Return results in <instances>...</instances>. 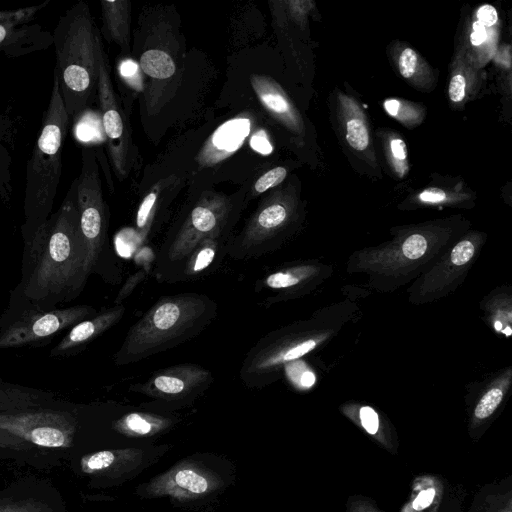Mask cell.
<instances>
[{
    "mask_svg": "<svg viewBox=\"0 0 512 512\" xmlns=\"http://www.w3.org/2000/svg\"><path fill=\"white\" fill-rule=\"evenodd\" d=\"M78 222L75 179L58 210L24 243L20 288L33 307L53 308L82 292L90 274Z\"/></svg>",
    "mask_w": 512,
    "mask_h": 512,
    "instance_id": "1",
    "label": "cell"
},
{
    "mask_svg": "<svg viewBox=\"0 0 512 512\" xmlns=\"http://www.w3.org/2000/svg\"><path fill=\"white\" fill-rule=\"evenodd\" d=\"M217 309L213 299L196 292L159 298L129 328L115 364H134L193 339L213 322Z\"/></svg>",
    "mask_w": 512,
    "mask_h": 512,
    "instance_id": "2",
    "label": "cell"
},
{
    "mask_svg": "<svg viewBox=\"0 0 512 512\" xmlns=\"http://www.w3.org/2000/svg\"><path fill=\"white\" fill-rule=\"evenodd\" d=\"M54 74L69 119L87 106L97 90L98 61L95 27L89 7L79 1L59 18L53 32Z\"/></svg>",
    "mask_w": 512,
    "mask_h": 512,
    "instance_id": "3",
    "label": "cell"
},
{
    "mask_svg": "<svg viewBox=\"0 0 512 512\" xmlns=\"http://www.w3.org/2000/svg\"><path fill=\"white\" fill-rule=\"evenodd\" d=\"M69 121L54 74L48 107L27 163L24 221L21 226L24 243L34 236L51 215L61 177L62 147Z\"/></svg>",
    "mask_w": 512,
    "mask_h": 512,
    "instance_id": "4",
    "label": "cell"
},
{
    "mask_svg": "<svg viewBox=\"0 0 512 512\" xmlns=\"http://www.w3.org/2000/svg\"><path fill=\"white\" fill-rule=\"evenodd\" d=\"M79 234L89 274L97 273L108 282L121 279V268L108 242V208L103 198L97 157L93 150H82V165L76 178Z\"/></svg>",
    "mask_w": 512,
    "mask_h": 512,
    "instance_id": "5",
    "label": "cell"
},
{
    "mask_svg": "<svg viewBox=\"0 0 512 512\" xmlns=\"http://www.w3.org/2000/svg\"><path fill=\"white\" fill-rule=\"evenodd\" d=\"M234 212L232 202L222 195L200 197L157 249L154 277L159 282L168 283L171 275L199 244L210 238L231 236Z\"/></svg>",
    "mask_w": 512,
    "mask_h": 512,
    "instance_id": "6",
    "label": "cell"
},
{
    "mask_svg": "<svg viewBox=\"0 0 512 512\" xmlns=\"http://www.w3.org/2000/svg\"><path fill=\"white\" fill-rule=\"evenodd\" d=\"M294 201L284 193H274L250 216L242 230L231 235L227 255L235 260H251L276 250L294 215Z\"/></svg>",
    "mask_w": 512,
    "mask_h": 512,
    "instance_id": "7",
    "label": "cell"
},
{
    "mask_svg": "<svg viewBox=\"0 0 512 512\" xmlns=\"http://www.w3.org/2000/svg\"><path fill=\"white\" fill-rule=\"evenodd\" d=\"M76 422L67 411L27 407L0 412V429L47 448L71 446Z\"/></svg>",
    "mask_w": 512,
    "mask_h": 512,
    "instance_id": "8",
    "label": "cell"
},
{
    "mask_svg": "<svg viewBox=\"0 0 512 512\" xmlns=\"http://www.w3.org/2000/svg\"><path fill=\"white\" fill-rule=\"evenodd\" d=\"M96 313V309L90 305L28 309L0 330V349L18 348L43 341Z\"/></svg>",
    "mask_w": 512,
    "mask_h": 512,
    "instance_id": "9",
    "label": "cell"
},
{
    "mask_svg": "<svg viewBox=\"0 0 512 512\" xmlns=\"http://www.w3.org/2000/svg\"><path fill=\"white\" fill-rule=\"evenodd\" d=\"M97 61V93L101 108L102 128L114 170L120 178H124L128 171L130 139L124 116L113 90L110 69L100 36L97 39Z\"/></svg>",
    "mask_w": 512,
    "mask_h": 512,
    "instance_id": "10",
    "label": "cell"
},
{
    "mask_svg": "<svg viewBox=\"0 0 512 512\" xmlns=\"http://www.w3.org/2000/svg\"><path fill=\"white\" fill-rule=\"evenodd\" d=\"M214 382L213 373L198 364H176L153 372L144 382L131 386L132 391L166 401L196 397Z\"/></svg>",
    "mask_w": 512,
    "mask_h": 512,
    "instance_id": "11",
    "label": "cell"
},
{
    "mask_svg": "<svg viewBox=\"0 0 512 512\" xmlns=\"http://www.w3.org/2000/svg\"><path fill=\"white\" fill-rule=\"evenodd\" d=\"M44 3L14 10L0 11V53L21 56L45 49L53 43V36L38 24H29Z\"/></svg>",
    "mask_w": 512,
    "mask_h": 512,
    "instance_id": "12",
    "label": "cell"
},
{
    "mask_svg": "<svg viewBox=\"0 0 512 512\" xmlns=\"http://www.w3.org/2000/svg\"><path fill=\"white\" fill-rule=\"evenodd\" d=\"M126 308L123 304L114 305L94 316L74 325L63 339L56 345L51 356H61L80 350L115 326L124 316Z\"/></svg>",
    "mask_w": 512,
    "mask_h": 512,
    "instance_id": "13",
    "label": "cell"
},
{
    "mask_svg": "<svg viewBox=\"0 0 512 512\" xmlns=\"http://www.w3.org/2000/svg\"><path fill=\"white\" fill-rule=\"evenodd\" d=\"M230 237L210 238L199 244L171 275L168 283L195 281L214 272L227 255Z\"/></svg>",
    "mask_w": 512,
    "mask_h": 512,
    "instance_id": "14",
    "label": "cell"
},
{
    "mask_svg": "<svg viewBox=\"0 0 512 512\" xmlns=\"http://www.w3.org/2000/svg\"><path fill=\"white\" fill-rule=\"evenodd\" d=\"M251 85L268 112L292 132L303 134L304 123L300 113L275 80L254 74L251 76Z\"/></svg>",
    "mask_w": 512,
    "mask_h": 512,
    "instance_id": "15",
    "label": "cell"
},
{
    "mask_svg": "<svg viewBox=\"0 0 512 512\" xmlns=\"http://www.w3.org/2000/svg\"><path fill=\"white\" fill-rule=\"evenodd\" d=\"M250 131V121L236 118L220 126L206 142L198 161L203 166L214 165L223 160L243 143Z\"/></svg>",
    "mask_w": 512,
    "mask_h": 512,
    "instance_id": "16",
    "label": "cell"
},
{
    "mask_svg": "<svg viewBox=\"0 0 512 512\" xmlns=\"http://www.w3.org/2000/svg\"><path fill=\"white\" fill-rule=\"evenodd\" d=\"M480 85L479 67L472 60L466 46L460 47L454 56L448 84V98L455 106L472 99Z\"/></svg>",
    "mask_w": 512,
    "mask_h": 512,
    "instance_id": "17",
    "label": "cell"
},
{
    "mask_svg": "<svg viewBox=\"0 0 512 512\" xmlns=\"http://www.w3.org/2000/svg\"><path fill=\"white\" fill-rule=\"evenodd\" d=\"M392 58L401 77L411 86L426 92L434 89L436 85L434 70L416 50L397 43Z\"/></svg>",
    "mask_w": 512,
    "mask_h": 512,
    "instance_id": "18",
    "label": "cell"
},
{
    "mask_svg": "<svg viewBox=\"0 0 512 512\" xmlns=\"http://www.w3.org/2000/svg\"><path fill=\"white\" fill-rule=\"evenodd\" d=\"M338 111L348 145L357 152L369 150L371 146L369 125L359 103L352 97L339 94Z\"/></svg>",
    "mask_w": 512,
    "mask_h": 512,
    "instance_id": "19",
    "label": "cell"
},
{
    "mask_svg": "<svg viewBox=\"0 0 512 512\" xmlns=\"http://www.w3.org/2000/svg\"><path fill=\"white\" fill-rule=\"evenodd\" d=\"M101 8L106 33L122 48H128L129 2L102 0Z\"/></svg>",
    "mask_w": 512,
    "mask_h": 512,
    "instance_id": "20",
    "label": "cell"
},
{
    "mask_svg": "<svg viewBox=\"0 0 512 512\" xmlns=\"http://www.w3.org/2000/svg\"><path fill=\"white\" fill-rule=\"evenodd\" d=\"M161 191V185L158 183L143 198L139 205L136 215V233L141 244L147 243L152 235V230L156 223L157 212L159 210V197Z\"/></svg>",
    "mask_w": 512,
    "mask_h": 512,
    "instance_id": "21",
    "label": "cell"
},
{
    "mask_svg": "<svg viewBox=\"0 0 512 512\" xmlns=\"http://www.w3.org/2000/svg\"><path fill=\"white\" fill-rule=\"evenodd\" d=\"M386 113L406 128L419 126L425 118L426 109L421 103L398 98H388L383 102Z\"/></svg>",
    "mask_w": 512,
    "mask_h": 512,
    "instance_id": "22",
    "label": "cell"
},
{
    "mask_svg": "<svg viewBox=\"0 0 512 512\" xmlns=\"http://www.w3.org/2000/svg\"><path fill=\"white\" fill-rule=\"evenodd\" d=\"M140 68L146 75L158 80L168 79L176 71L173 58L160 49L146 50L140 57Z\"/></svg>",
    "mask_w": 512,
    "mask_h": 512,
    "instance_id": "23",
    "label": "cell"
},
{
    "mask_svg": "<svg viewBox=\"0 0 512 512\" xmlns=\"http://www.w3.org/2000/svg\"><path fill=\"white\" fill-rule=\"evenodd\" d=\"M390 168L398 178H404L409 172L408 149L403 138L390 133L383 142Z\"/></svg>",
    "mask_w": 512,
    "mask_h": 512,
    "instance_id": "24",
    "label": "cell"
},
{
    "mask_svg": "<svg viewBox=\"0 0 512 512\" xmlns=\"http://www.w3.org/2000/svg\"><path fill=\"white\" fill-rule=\"evenodd\" d=\"M0 512H53L47 504L35 499L0 500Z\"/></svg>",
    "mask_w": 512,
    "mask_h": 512,
    "instance_id": "25",
    "label": "cell"
},
{
    "mask_svg": "<svg viewBox=\"0 0 512 512\" xmlns=\"http://www.w3.org/2000/svg\"><path fill=\"white\" fill-rule=\"evenodd\" d=\"M503 399V391L500 388L494 387L487 391L478 402L474 416L478 420L488 418L498 407Z\"/></svg>",
    "mask_w": 512,
    "mask_h": 512,
    "instance_id": "26",
    "label": "cell"
},
{
    "mask_svg": "<svg viewBox=\"0 0 512 512\" xmlns=\"http://www.w3.org/2000/svg\"><path fill=\"white\" fill-rule=\"evenodd\" d=\"M175 482L181 488L192 493L200 494L207 490V480L191 470H181L175 475Z\"/></svg>",
    "mask_w": 512,
    "mask_h": 512,
    "instance_id": "27",
    "label": "cell"
},
{
    "mask_svg": "<svg viewBox=\"0 0 512 512\" xmlns=\"http://www.w3.org/2000/svg\"><path fill=\"white\" fill-rule=\"evenodd\" d=\"M287 175L284 167H275L261 175L254 184L255 194H261L268 189L279 185Z\"/></svg>",
    "mask_w": 512,
    "mask_h": 512,
    "instance_id": "28",
    "label": "cell"
},
{
    "mask_svg": "<svg viewBox=\"0 0 512 512\" xmlns=\"http://www.w3.org/2000/svg\"><path fill=\"white\" fill-rule=\"evenodd\" d=\"M427 240L421 234H412L403 243V255L410 259L416 260L424 255L427 250Z\"/></svg>",
    "mask_w": 512,
    "mask_h": 512,
    "instance_id": "29",
    "label": "cell"
},
{
    "mask_svg": "<svg viewBox=\"0 0 512 512\" xmlns=\"http://www.w3.org/2000/svg\"><path fill=\"white\" fill-rule=\"evenodd\" d=\"M115 459L113 452L100 451L82 459V469L85 472H93L109 467Z\"/></svg>",
    "mask_w": 512,
    "mask_h": 512,
    "instance_id": "30",
    "label": "cell"
},
{
    "mask_svg": "<svg viewBox=\"0 0 512 512\" xmlns=\"http://www.w3.org/2000/svg\"><path fill=\"white\" fill-rule=\"evenodd\" d=\"M8 153L0 143V197L9 202L11 195Z\"/></svg>",
    "mask_w": 512,
    "mask_h": 512,
    "instance_id": "31",
    "label": "cell"
},
{
    "mask_svg": "<svg viewBox=\"0 0 512 512\" xmlns=\"http://www.w3.org/2000/svg\"><path fill=\"white\" fill-rule=\"evenodd\" d=\"M145 277L146 270L144 269L138 270L131 274L120 288L115 298L114 305L123 304V301L134 292V290L138 287V285L142 283Z\"/></svg>",
    "mask_w": 512,
    "mask_h": 512,
    "instance_id": "32",
    "label": "cell"
},
{
    "mask_svg": "<svg viewBox=\"0 0 512 512\" xmlns=\"http://www.w3.org/2000/svg\"><path fill=\"white\" fill-rule=\"evenodd\" d=\"M414 491L416 494L408 505L416 512H420L429 507L437 495L434 486H428L426 489L417 488Z\"/></svg>",
    "mask_w": 512,
    "mask_h": 512,
    "instance_id": "33",
    "label": "cell"
},
{
    "mask_svg": "<svg viewBox=\"0 0 512 512\" xmlns=\"http://www.w3.org/2000/svg\"><path fill=\"white\" fill-rule=\"evenodd\" d=\"M474 250L475 247L471 241L463 240L453 248L450 260L457 266L464 265L472 258Z\"/></svg>",
    "mask_w": 512,
    "mask_h": 512,
    "instance_id": "34",
    "label": "cell"
},
{
    "mask_svg": "<svg viewBox=\"0 0 512 512\" xmlns=\"http://www.w3.org/2000/svg\"><path fill=\"white\" fill-rule=\"evenodd\" d=\"M359 418L362 427L371 435H376L379 430V418L376 411L369 407L363 406L359 410Z\"/></svg>",
    "mask_w": 512,
    "mask_h": 512,
    "instance_id": "35",
    "label": "cell"
},
{
    "mask_svg": "<svg viewBox=\"0 0 512 512\" xmlns=\"http://www.w3.org/2000/svg\"><path fill=\"white\" fill-rule=\"evenodd\" d=\"M125 426L138 434H147L152 429V424L140 413H131L125 417Z\"/></svg>",
    "mask_w": 512,
    "mask_h": 512,
    "instance_id": "36",
    "label": "cell"
},
{
    "mask_svg": "<svg viewBox=\"0 0 512 512\" xmlns=\"http://www.w3.org/2000/svg\"><path fill=\"white\" fill-rule=\"evenodd\" d=\"M27 448H29L28 442L0 429V449L24 450Z\"/></svg>",
    "mask_w": 512,
    "mask_h": 512,
    "instance_id": "37",
    "label": "cell"
},
{
    "mask_svg": "<svg viewBox=\"0 0 512 512\" xmlns=\"http://www.w3.org/2000/svg\"><path fill=\"white\" fill-rule=\"evenodd\" d=\"M477 21L487 28L494 27L498 22V13L494 6L486 4L477 10Z\"/></svg>",
    "mask_w": 512,
    "mask_h": 512,
    "instance_id": "38",
    "label": "cell"
},
{
    "mask_svg": "<svg viewBox=\"0 0 512 512\" xmlns=\"http://www.w3.org/2000/svg\"><path fill=\"white\" fill-rule=\"evenodd\" d=\"M448 198L449 194L446 191L434 187L425 189L419 194L420 201L431 204L442 203Z\"/></svg>",
    "mask_w": 512,
    "mask_h": 512,
    "instance_id": "39",
    "label": "cell"
},
{
    "mask_svg": "<svg viewBox=\"0 0 512 512\" xmlns=\"http://www.w3.org/2000/svg\"><path fill=\"white\" fill-rule=\"evenodd\" d=\"M251 147L259 153L270 154L272 152V146L268 140V137L264 131H258L251 138Z\"/></svg>",
    "mask_w": 512,
    "mask_h": 512,
    "instance_id": "40",
    "label": "cell"
},
{
    "mask_svg": "<svg viewBox=\"0 0 512 512\" xmlns=\"http://www.w3.org/2000/svg\"><path fill=\"white\" fill-rule=\"evenodd\" d=\"M138 67L133 61H125L121 65V74L128 79H131L134 75H137Z\"/></svg>",
    "mask_w": 512,
    "mask_h": 512,
    "instance_id": "41",
    "label": "cell"
},
{
    "mask_svg": "<svg viewBox=\"0 0 512 512\" xmlns=\"http://www.w3.org/2000/svg\"><path fill=\"white\" fill-rule=\"evenodd\" d=\"M315 382V375L310 371H305L300 377V384L304 387H310Z\"/></svg>",
    "mask_w": 512,
    "mask_h": 512,
    "instance_id": "42",
    "label": "cell"
}]
</instances>
